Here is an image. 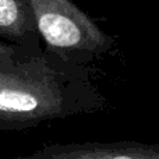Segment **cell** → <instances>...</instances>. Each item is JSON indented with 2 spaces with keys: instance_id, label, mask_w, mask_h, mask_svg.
<instances>
[{
  "instance_id": "cell-1",
  "label": "cell",
  "mask_w": 159,
  "mask_h": 159,
  "mask_svg": "<svg viewBox=\"0 0 159 159\" xmlns=\"http://www.w3.org/2000/svg\"><path fill=\"white\" fill-rule=\"evenodd\" d=\"M106 106L88 73L55 53L0 56V131L95 115Z\"/></svg>"
},
{
  "instance_id": "cell-2",
  "label": "cell",
  "mask_w": 159,
  "mask_h": 159,
  "mask_svg": "<svg viewBox=\"0 0 159 159\" xmlns=\"http://www.w3.org/2000/svg\"><path fill=\"white\" fill-rule=\"evenodd\" d=\"M50 52L70 61L73 55L95 56L110 41L70 0H25Z\"/></svg>"
},
{
  "instance_id": "cell-3",
  "label": "cell",
  "mask_w": 159,
  "mask_h": 159,
  "mask_svg": "<svg viewBox=\"0 0 159 159\" xmlns=\"http://www.w3.org/2000/svg\"><path fill=\"white\" fill-rule=\"evenodd\" d=\"M11 159H159V145L135 140L53 144Z\"/></svg>"
},
{
  "instance_id": "cell-4",
  "label": "cell",
  "mask_w": 159,
  "mask_h": 159,
  "mask_svg": "<svg viewBox=\"0 0 159 159\" xmlns=\"http://www.w3.org/2000/svg\"><path fill=\"white\" fill-rule=\"evenodd\" d=\"M32 30V17L22 0H0V35L24 42Z\"/></svg>"
},
{
  "instance_id": "cell-5",
  "label": "cell",
  "mask_w": 159,
  "mask_h": 159,
  "mask_svg": "<svg viewBox=\"0 0 159 159\" xmlns=\"http://www.w3.org/2000/svg\"><path fill=\"white\" fill-rule=\"evenodd\" d=\"M16 55H20V52L16 48L0 43V56H16Z\"/></svg>"
}]
</instances>
